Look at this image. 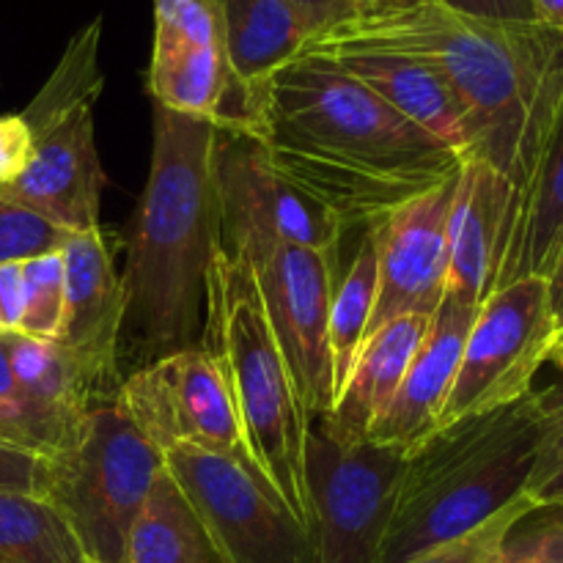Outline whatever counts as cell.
I'll return each instance as SVG.
<instances>
[{"label": "cell", "mask_w": 563, "mask_h": 563, "mask_svg": "<svg viewBox=\"0 0 563 563\" xmlns=\"http://www.w3.org/2000/svg\"><path fill=\"white\" fill-rule=\"evenodd\" d=\"M563 47V27L548 22H489L412 0L352 14L308 38L302 55L379 49L429 64L460 93L478 132L476 157L506 179L531 104Z\"/></svg>", "instance_id": "cell-3"}, {"label": "cell", "mask_w": 563, "mask_h": 563, "mask_svg": "<svg viewBox=\"0 0 563 563\" xmlns=\"http://www.w3.org/2000/svg\"><path fill=\"white\" fill-rule=\"evenodd\" d=\"M20 115L31 126L36 148L25 174L0 190L71 234L99 229L104 168L93 141V104L49 113L25 108Z\"/></svg>", "instance_id": "cell-15"}, {"label": "cell", "mask_w": 563, "mask_h": 563, "mask_svg": "<svg viewBox=\"0 0 563 563\" xmlns=\"http://www.w3.org/2000/svg\"><path fill=\"white\" fill-rule=\"evenodd\" d=\"M256 137L344 229H374L451 179L462 159L324 58H297L269 77Z\"/></svg>", "instance_id": "cell-1"}, {"label": "cell", "mask_w": 563, "mask_h": 563, "mask_svg": "<svg viewBox=\"0 0 563 563\" xmlns=\"http://www.w3.org/2000/svg\"><path fill=\"white\" fill-rule=\"evenodd\" d=\"M22 317L16 333L38 341H58L64 324L66 269L64 253L22 262Z\"/></svg>", "instance_id": "cell-26"}, {"label": "cell", "mask_w": 563, "mask_h": 563, "mask_svg": "<svg viewBox=\"0 0 563 563\" xmlns=\"http://www.w3.org/2000/svg\"><path fill=\"white\" fill-rule=\"evenodd\" d=\"M355 14H366V11H379V9H396V5H407L412 0H350Z\"/></svg>", "instance_id": "cell-41"}, {"label": "cell", "mask_w": 563, "mask_h": 563, "mask_svg": "<svg viewBox=\"0 0 563 563\" xmlns=\"http://www.w3.org/2000/svg\"><path fill=\"white\" fill-rule=\"evenodd\" d=\"M526 498L537 509L563 506V410H542V438Z\"/></svg>", "instance_id": "cell-31"}, {"label": "cell", "mask_w": 563, "mask_h": 563, "mask_svg": "<svg viewBox=\"0 0 563 563\" xmlns=\"http://www.w3.org/2000/svg\"><path fill=\"white\" fill-rule=\"evenodd\" d=\"M66 302L58 344L91 372L99 390L115 379L119 335L126 322V286L104 229L71 234L64 251Z\"/></svg>", "instance_id": "cell-16"}, {"label": "cell", "mask_w": 563, "mask_h": 563, "mask_svg": "<svg viewBox=\"0 0 563 563\" xmlns=\"http://www.w3.org/2000/svg\"><path fill=\"white\" fill-rule=\"evenodd\" d=\"M405 465L396 445L339 443L311 423L306 487L317 563H377Z\"/></svg>", "instance_id": "cell-9"}, {"label": "cell", "mask_w": 563, "mask_h": 563, "mask_svg": "<svg viewBox=\"0 0 563 563\" xmlns=\"http://www.w3.org/2000/svg\"><path fill=\"white\" fill-rule=\"evenodd\" d=\"M163 471V454L115 405L86 412L80 432L47 460L44 498L69 520L93 563H124L126 537Z\"/></svg>", "instance_id": "cell-6"}, {"label": "cell", "mask_w": 563, "mask_h": 563, "mask_svg": "<svg viewBox=\"0 0 563 563\" xmlns=\"http://www.w3.org/2000/svg\"><path fill=\"white\" fill-rule=\"evenodd\" d=\"M539 438L537 390L429 434L407 454L377 563H401L454 542L526 498Z\"/></svg>", "instance_id": "cell-4"}, {"label": "cell", "mask_w": 563, "mask_h": 563, "mask_svg": "<svg viewBox=\"0 0 563 563\" xmlns=\"http://www.w3.org/2000/svg\"><path fill=\"white\" fill-rule=\"evenodd\" d=\"M214 185L220 242L242 234H269L339 256L344 225L275 168L258 137L218 130Z\"/></svg>", "instance_id": "cell-13"}, {"label": "cell", "mask_w": 563, "mask_h": 563, "mask_svg": "<svg viewBox=\"0 0 563 563\" xmlns=\"http://www.w3.org/2000/svg\"><path fill=\"white\" fill-rule=\"evenodd\" d=\"M454 185L456 174L366 229L377 251V302L368 335L399 317H434L443 302Z\"/></svg>", "instance_id": "cell-14"}, {"label": "cell", "mask_w": 563, "mask_h": 563, "mask_svg": "<svg viewBox=\"0 0 563 563\" xmlns=\"http://www.w3.org/2000/svg\"><path fill=\"white\" fill-rule=\"evenodd\" d=\"M476 306H465L449 295L443 297L429 322L421 350L412 357L390 405L368 429L366 440L379 445H396L410 454L429 434L438 432L440 410L454 385L456 366L462 361V350H465L467 333L476 322Z\"/></svg>", "instance_id": "cell-17"}, {"label": "cell", "mask_w": 563, "mask_h": 563, "mask_svg": "<svg viewBox=\"0 0 563 563\" xmlns=\"http://www.w3.org/2000/svg\"><path fill=\"white\" fill-rule=\"evenodd\" d=\"M212 121L154 104L152 165L130 231L126 319L157 357L198 346L220 242Z\"/></svg>", "instance_id": "cell-2"}, {"label": "cell", "mask_w": 563, "mask_h": 563, "mask_svg": "<svg viewBox=\"0 0 563 563\" xmlns=\"http://www.w3.org/2000/svg\"><path fill=\"white\" fill-rule=\"evenodd\" d=\"M124 563H223L212 537L165 465L132 522Z\"/></svg>", "instance_id": "cell-22"}, {"label": "cell", "mask_w": 563, "mask_h": 563, "mask_svg": "<svg viewBox=\"0 0 563 563\" xmlns=\"http://www.w3.org/2000/svg\"><path fill=\"white\" fill-rule=\"evenodd\" d=\"M539 20L553 27H563V0H533Z\"/></svg>", "instance_id": "cell-39"}, {"label": "cell", "mask_w": 563, "mask_h": 563, "mask_svg": "<svg viewBox=\"0 0 563 563\" xmlns=\"http://www.w3.org/2000/svg\"><path fill=\"white\" fill-rule=\"evenodd\" d=\"M286 3L297 11L311 38L341 25V22L355 14L350 0H286Z\"/></svg>", "instance_id": "cell-35"}, {"label": "cell", "mask_w": 563, "mask_h": 563, "mask_svg": "<svg viewBox=\"0 0 563 563\" xmlns=\"http://www.w3.org/2000/svg\"><path fill=\"white\" fill-rule=\"evenodd\" d=\"M0 396H5V399H20V394H16L14 377H11L9 352H5L3 335H0Z\"/></svg>", "instance_id": "cell-38"}, {"label": "cell", "mask_w": 563, "mask_h": 563, "mask_svg": "<svg viewBox=\"0 0 563 563\" xmlns=\"http://www.w3.org/2000/svg\"><path fill=\"white\" fill-rule=\"evenodd\" d=\"M504 563H563V506L522 517L506 537Z\"/></svg>", "instance_id": "cell-30"}, {"label": "cell", "mask_w": 563, "mask_h": 563, "mask_svg": "<svg viewBox=\"0 0 563 563\" xmlns=\"http://www.w3.org/2000/svg\"><path fill=\"white\" fill-rule=\"evenodd\" d=\"M0 563H93L75 528L42 495L0 493Z\"/></svg>", "instance_id": "cell-24"}, {"label": "cell", "mask_w": 563, "mask_h": 563, "mask_svg": "<svg viewBox=\"0 0 563 563\" xmlns=\"http://www.w3.org/2000/svg\"><path fill=\"white\" fill-rule=\"evenodd\" d=\"M550 363H555V368L563 374V330L559 333V339H555V346H553V355H550Z\"/></svg>", "instance_id": "cell-42"}, {"label": "cell", "mask_w": 563, "mask_h": 563, "mask_svg": "<svg viewBox=\"0 0 563 563\" xmlns=\"http://www.w3.org/2000/svg\"><path fill=\"white\" fill-rule=\"evenodd\" d=\"M223 251L242 258L251 269L267 322L308 418H328L335 405L328 322L339 286V256L269 234H242L223 242Z\"/></svg>", "instance_id": "cell-7"}, {"label": "cell", "mask_w": 563, "mask_h": 563, "mask_svg": "<svg viewBox=\"0 0 563 563\" xmlns=\"http://www.w3.org/2000/svg\"><path fill=\"white\" fill-rule=\"evenodd\" d=\"M509 185L487 159L467 154L456 170L449 212V284L445 295L482 308L495 291Z\"/></svg>", "instance_id": "cell-19"}, {"label": "cell", "mask_w": 563, "mask_h": 563, "mask_svg": "<svg viewBox=\"0 0 563 563\" xmlns=\"http://www.w3.org/2000/svg\"><path fill=\"white\" fill-rule=\"evenodd\" d=\"M33 132L20 113L0 115V187L20 179L33 159Z\"/></svg>", "instance_id": "cell-32"}, {"label": "cell", "mask_w": 563, "mask_h": 563, "mask_svg": "<svg viewBox=\"0 0 563 563\" xmlns=\"http://www.w3.org/2000/svg\"><path fill=\"white\" fill-rule=\"evenodd\" d=\"M537 506L528 498L517 500L515 506H509L506 511H500L498 517H493L489 522H484L476 531L465 533V537L454 539V542L438 544L432 550H423V553L412 555V559L401 563H504V542L509 537L511 528L522 520L526 515Z\"/></svg>", "instance_id": "cell-29"}, {"label": "cell", "mask_w": 563, "mask_h": 563, "mask_svg": "<svg viewBox=\"0 0 563 563\" xmlns=\"http://www.w3.org/2000/svg\"><path fill=\"white\" fill-rule=\"evenodd\" d=\"M22 262L0 264V317H3L5 330L16 333L22 317Z\"/></svg>", "instance_id": "cell-36"}, {"label": "cell", "mask_w": 563, "mask_h": 563, "mask_svg": "<svg viewBox=\"0 0 563 563\" xmlns=\"http://www.w3.org/2000/svg\"><path fill=\"white\" fill-rule=\"evenodd\" d=\"M445 9L489 22H542L533 0H438Z\"/></svg>", "instance_id": "cell-34"}, {"label": "cell", "mask_w": 563, "mask_h": 563, "mask_svg": "<svg viewBox=\"0 0 563 563\" xmlns=\"http://www.w3.org/2000/svg\"><path fill=\"white\" fill-rule=\"evenodd\" d=\"M555 339L559 324L550 311L548 280L522 278L495 289L467 333L438 429L531 396Z\"/></svg>", "instance_id": "cell-10"}, {"label": "cell", "mask_w": 563, "mask_h": 563, "mask_svg": "<svg viewBox=\"0 0 563 563\" xmlns=\"http://www.w3.org/2000/svg\"><path fill=\"white\" fill-rule=\"evenodd\" d=\"M163 465L223 563H317L311 533L262 473L196 445L163 451Z\"/></svg>", "instance_id": "cell-8"}, {"label": "cell", "mask_w": 563, "mask_h": 563, "mask_svg": "<svg viewBox=\"0 0 563 563\" xmlns=\"http://www.w3.org/2000/svg\"><path fill=\"white\" fill-rule=\"evenodd\" d=\"M3 341L20 399L82 418L102 394L91 372L58 341L27 339L22 333H5Z\"/></svg>", "instance_id": "cell-23"}, {"label": "cell", "mask_w": 563, "mask_h": 563, "mask_svg": "<svg viewBox=\"0 0 563 563\" xmlns=\"http://www.w3.org/2000/svg\"><path fill=\"white\" fill-rule=\"evenodd\" d=\"M47 489V460L31 451L0 445V493L42 495Z\"/></svg>", "instance_id": "cell-33"}, {"label": "cell", "mask_w": 563, "mask_h": 563, "mask_svg": "<svg viewBox=\"0 0 563 563\" xmlns=\"http://www.w3.org/2000/svg\"><path fill=\"white\" fill-rule=\"evenodd\" d=\"M113 405L159 454L176 445H196L262 473L242 434L223 368L201 344L154 357L126 377Z\"/></svg>", "instance_id": "cell-12"}, {"label": "cell", "mask_w": 563, "mask_h": 563, "mask_svg": "<svg viewBox=\"0 0 563 563\" xmlns=\"http://www.w3.org/2000/svg\"><path fill=\"white\" fill-rule=\"evenodd\" d=\"M198 344L212 352L223 368L253 460L311 533L306 487L311 418L297 396L251 269L242 258L229 256L223 245L209 264L207 311Z\"/></svg>", "instance_id": "cell-5"}, {"label": "cell", "mask_w": 563, "mask_h": 563, "mask_svg": "<svg viewBox=\"0 0 563 563\" xmlns=\"http://www.w3.org/2000/svg\"><path fill=\"white\" fill-rule=\"evenodd\" d=\"M506 185L495 289L548 278L563 253V47L533 99Z\"/></svg>", "instance_id": "cell-11"}, {"label": "cell", "mask_w": 563, "mask_h": 563, "mask_svg": "<svg viewBox=\"0 0 563 563\" xmlns=\"http://www.w3.org/2000/svg\"><path fill=\"white\" fill-rule=\"evenodd\" d=\"M302 58L330 60L363 82L368 91L377 93L396 113L438 137L451 152L460 157L476 154L478 132L465 102L449 86V80L423 60L379 53V49H339L324 55H302Z\"/></svg>", "instance_id": "cell-18"}, {"label": "cell", "mask_w": 563, "mask_h": 563, "mask_svg": "<svg viewBox=\"0 0 563 563\" xmlns=\"http://www.w3.org/2000/svg\"><path fill=\"white\" fill-rule=\"evenodd\" d=\"M544 280H548L550 311H553V319H555V324H559V333H561L563 330V253Z\"/></svg>", "instance_id": "cell-37"}, {"label": "cell", "mask_w": 563, "mask_h": 563, "mask_svg": "<svg viewBox=\"0 0 563 563\" xmlns=\"http://www.w3.org/2000/svg\"><path fill=\"white\" fill-rule=\"evenodd\" d=\"M537 399L542 410H563V377L553 383L550 388L537 390Z\"/></svg>", "instance_id": "cell-40"}, {"label": "cell", "mask_w": 563, "mask_h": 563, "mask_svg": "<svg viewBox=\"0 0 563 563\" xmlns=\"http://www.w3.org/2000/svg\"><path fill=\"white\" fill-rule=\"evenodd\" d=\"M9 333V330H5V322H3V317H0V335H5Z\"/></svg>", "instance_id": "cell-43"}, {"label": "cell", "mask_w": 563, "mask_h": 563, "mask_svg": "<svg viewBox=\"0 0 563 563\" xmlns=\"http://www.w3.org/2000/svg\"><path fill=\"white\" fill-rule=\"evenodd\" d=\"M214 5L231 75L258 121V93L269 77L300 58L311 33L286 0H214Z\"/></svg>", "instance_id": "cell-21"}, {"label": "cell", "mask_w": 563, "mask_h": 563, "mask_svg": "<svg viewBox=\"0 0 563 563\" xmlns=\"http://www.w3.org/2000/svg\"><path fill=\"white\" fill-rule=\"evenodd\" d=\"M432 317H399L374 330L357 355L355 368L333 410L322 421H311L339 443H363L385 407L399 390L412 357L421 350Z\"/></svg>", "instance_id": "cell-20"}, {"label": "cell", "mask_w": 563, "mask_h": 563, "mask_svg": "<svg viewBox=\"0 0 563 563\" xmlns=\"http://www.w3.org/2000/svg\"><path fill=\"white\" fill-rule=\"evenodd\" d=\"M82 418L38 407L25 399L0 396V445L31 451L49 460L71 445V440L80 432Z\"/></svg>", "instance_id": "cell-27"}, {"label": "cell", "mask_w": 563, "mask_h": 563, "mask_svg": "<svg viewBox=\"0 0 563 563\" xmlns=\"http://www.w3.org/2000/svg\"><path fill=\"white\" fill-rule=\"evenodd\" d=\"M374 302H377V251H374L372 234L366 231L350 269L335 286L333 306H330L328 344L330 361H333L335 399L344 390L357 355L368 339Z\"/></svg>", "instance_id": "cell-25"}, {"label": "cell", "mask_w": 563, "mask_h": 563, "mask_svg": "<svg viewBox=\"0 0 563 563\" xmlns=\"http://www.w3.org/2000/svg\"><path fill=\"white\" fill-rule=\"evenodd\" d=\"M69 240L71 231L22 207L0 190V264L31 262L47 253H58Z\"/></svg>", "instance_id": "cell-28"}]
</instances>
